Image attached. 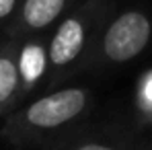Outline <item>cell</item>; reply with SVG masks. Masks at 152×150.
<instances>
[{
    "instance_id": "obj_1",
    "label": "cell",
    "mask_w": 152,
    "mask_h": 150,
    "mask_svg": "<svg viewBox=\"0 0 152 150\" xmlns=\"http://www.w3.org/2000/svg\"><path fill=\"white\" fill-rule=\"evenodd\" d=\"M95 95L88 86L64 84L19 105L4 117L2 138L19 150H41L62 136L82 127L91 115Z\"/></svg>"
},
{
    "instance_id": "obj_2",
    "label": "cell",
    "mask_w": 152,
    "mask_h": 150,
    "mask_svg": "<svg viewBox=\"0 0 152 150\" xmlns=\"http://www.w3.org/2000/svg\"><path fill=\"white\" fill-rule=\"evenodd\" d=\"M113 12V0H80L51 29L45 43V93L64 86L70 78L88 68L97 37Z\"/></svg>"
},
{
    "instance_id": "obj_3",
    "label": "cell",
    "mask_w": 152,
    "mask_h": 150,
    "mask_svg": "<svg viewBox=\"0 0 152 150\" xmlns=\"http://www.w3.org/2000/svg\"><path fill=\"white\" fill-rule=\"evenodd\" d=\"M152 43V17L142 8L115 10L103 25L86 70H111L140 58Z\"/></svg>"
},
{
    "instance_id": "obj_4",
    "label": "cell",
    "mask_w": 152,
    "mask_h": 150,
    "mask_svg": "<svg viewBox=\"0 0 152 150\" xmlns=\"http://www.w3.org/2000/svg\"><path fill=\"white\" fill-rule=\"evenodd\" d=\"M41 150H152V140L126 125H82Z\"/></svg>"
},
{
    "instance_id": "obj_5",
    "label": "cell",
    "mask_w": 152,
    "mask_h": 150,
    "mask_svg": "<svg viewBox=\"0 0 152 150\" xmlns=\"http://www.w3.org/2000/svg\"><path fill=\"white\" fill-rule=\"evenodd\" d=\"M80 0H23L10 25L2 31V37L27 41L33 37H45Z\"/></svg>"
},
{
    "instance_id": "obj_6",
    "label": "cell",
    "mask_w": 152,
    "mask_h": 150,
    "mask_svg": "<svg viewBox=\"0 0 152 150\" xmlns=\"http://www.w3.org/2000/svg\"><path fill=\"white\" fill-rule=\"evenodd\" d=\"M21 41L0 37V117H8L25 101Z\"/></svg>"
},
{
    "instance_id": "obj_7",
    "label": "cell",
    "mask_w": 152,
    "mask_h": 150,
    "mask_svg": "<svg viewBox=\"0 0 152 150\" xmlns=\"http://www.w3.org/2000/svg\"><path fill=\"white\" fill-rule=\"evenodd\" d=\"M136 119L142 127H152V70L140 76V82L136 86Z\"/></svg>"
},
{
    "instance_id": "obj_8",
    "label": "cell",
    "mask_w": 152,
    "mask_h": 150,
    "mask_svg": "<svg viewBox=\"0 0 152 150\" xmlns=\"http://www.w3.org/2000/svg\"><path fill=\"white\" fill-rule=\"evenodd\" d=\"M23 0H0V31H4L15 19Z\"/></svg>"
}]
</instances>
